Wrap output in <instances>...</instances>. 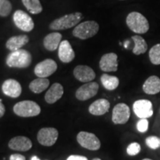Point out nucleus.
<instances>
[{"instance_id": "1", "label": "nucleus", "mask_w": 160, "mask_h": 160, "mask_svg": "<svg viewBox=\"0 0 160 160\" xmlns=\"http://www.w3.org/2000/svg\"><path fill=\"white\" fill-rule=\"evenodd\" d=\"M31 62L32 56L31 53L24 49L12 51L6 58V64L10 68H26L29 67Z\"/></svg>"}, {"instance_id": "2", "label": "nucleus", "mask_w": 160, "mask_h": 160, "mask_svg": "<svg viewBox=\"0 0 160 160\" xmlns=\"http://www.w3.org/2000/svg\"><path fill=\"white\" fill-rule=\"evenodd\" d=\"M126 23L131 31L136 33L142 34L148 31L149 23L146 17L138 12H131L128 15Z\"/></svg>"}, {"instance_id": "3", "label": "nucleus", "mask_w": 160, "mask_h": 160, "mask_svg": "<svg viewBox=\"0 0 160 160\" xmlns=\"http://www.w3.org/2000/svg\"><path fill=\"white\" fill-rule=\"evenodd\" d=\"M83 19L82 14L79 12L68 14L55 19L50 24V29L53 31L66 30L74 27Z\"/></svg>"}, {"instance_id": "4", "label": "nucleus", "mask_w": 160, "mask_h": 160, "mask_svg": "<svg viewBox=\"0 0 160 160\" xmlns=\"http://www.w3.org/2000/svg\"><path fill=\"white\" fill-rule=\"evenodd\" d=\"M13 112L21 117H33L41 113L40 106L31 100H24L13 106Z\"/></svg>"}, {"instance_id": "5", "label": "nucleus", "mask_w": 160, "mask_h": 160, "mask_svg": "<svg viewBox=\"0 0 160 160\" xmlns=\"http://www.w3.org/2000/svg\"><path fill=\"white\" fill-rule=\"evenodd\" d=\"M99 25L95 21H86L79 24L73 31V35L80 39H87L97 34Z\"/></svg>"}, {"instance_id": "6", "label": "nucleus", "mask_w": 160, "mask_h": 160, "mask_svg": "<svg viewBox=\"0 0 160 160\" xmlns=\"http://www.w3.org/2000/svg\"><path fill=\"white\" fill-rule=\"evenodd\" d=\"M77 139L82 147L90 151H97L101 147L100 140L94 133L81 131L77 134Z\"/></svg>"}, {"instance_id": "7", "label": "nucleus", "mask_w": 160, "mask_h": 160, "mask_svg": "<svg viewBox=\"0 0 160 160\" xmlns=\"http://www.w3.org/2000/svg\"><path fill=\"white\" fill-rule=\"evenodd\" d=\"M59 132L54 128H43L37 133V140L39 144L46 147H51L57 141Z\"/></svg>"}, {"instance_id": "8", "label": "nucleus", "mask_w": 160, "mask_h": 160, "mask_svg": "<svg viewBox=\"0 0 160 160\" xmlns=\"http://www.w3.org/2000/svg\"><path fill=\"white\" fill-rule=\"evenodd\" d=\"M13 22L18 28L25 32H30L34 28L32 18L25 11L18 10L13 13Z\"/></svg>"}, {"instance_id": "9", "label": "nucleus", "mask_w": 160, "mask_h": 160, "mask_svg": "<svg viewBox=\"0 0 160 160\" xmlns=\"http://www.w3.org/2000/svg\"><path fill=\"white\" fill-rule=\"evenodd\" d=\"M131 117V110L125 103H119L115 105L112 112V122L116 125L127 123Z\"/></svg>"}, {"instance_id": "10", "label": "nucleus", "mask_w": 160, "mask_h": 160, "mask_svg": "<svg viewBox=\"0 0 160 160\" xmlns=\"http://www.w3.org/2000/svg\"><path fill=\"white\" fill-rule=\"evenodd\" d=\"M133 110L136 116L140 119H148L153 114V104L148 99L137 100L133 105Z\"/></svg>"}, {"instance_id": "11", "label": "nucleus", "mask_w": 160, "mask_h": 160, "mask_svg": "<svg viewBox=\"0 0 160 160\" xmlns=\"http://www.w3.org/2000/svg\"><path fill=\"white\" fill-rule=\"evenodd\" d=\"M57 70V64L54 60L47 59L38 63L34 68V73L39 78H47Z\"/></svg>"}, {"instance_id": "12", "label": "nucleus", "mask_w": 160, "mask_h": 160, "mask_svg": "<svg viewBox=\"0 0 160 160\" xmlns=\"http://www.w3.org/2000/svg\"><path fill=\"white\" fill-rule=\"evenodd\" d=\"M99 91V85L95 82H90L79 88L76 92V97L80 101H85L95 97Z\"/></svg>"}, {"instance_id": "13", "label": "nucleus", "mask_w": 160, "mask_h": 160, "mask_svg": "<svg viewBox=\"0 0 160 160\" xmlns=\"http://www.w3.org/2000/svg\"><path fill=\"white\" fill-rule=\"evenodd\" d=\"M99 68L105 72H115L118 69V57L114 53L103 55L99 61Z\"/></svg>"}, {"instance_id": "14", "label": "nucleus", "mask_w": 160, "mask_h": 160, "mask_svg": "<svg viewBox=\"0 0 160 160\" xmlns=\"http://www.w3.org/2000/svg\"><path fill=\"white\" fill-rule=\"evenodd\" d=\"M75 78L82 82H90L96 77L94 71L87 65H78L73 70Z\"/></svg>"}, {"instance_id": "15", "label": "nucleus", "mask_w": 160, "mask_h": 160, "mask_svg": "<svg viewBox=\"0 0 160 160\" xmlns=\"http://www.w3.org/2000/svg\"><path fill=\"white\" fill-rule=\"evenodd\" d=\"M3 93L12 98L19 97L22 93V86L19 82L13 79L5 80L2 86Z\"/></svg>"}, {"instance_id": "16", "label": "nucleus", "mask_w": 160, "mask_h": 160, "mask_svg": "<svg viewBox=\"0 0 160 160\" xmlns=\"http://www.w3.org/2000/svg\"><path fill=\"white\" fill-rule=\"evenodd\" d=\"M8 147L13 151L25 152L32 148V142L29 138L24 136H18L10 140Z\"/></svg>"}, {"instance_id": "17", "label": "nucleus", "mask_w": 160, "mask_h": 160, "mask_svg": "<svg viewBox=\"0 0 160 160\" xmlns=\"http://www.w3.org/2000/svg\"><path fill=\"white\" fill-rule=\"evenodd\" d=\"M59 59L64 63H69L75 58V52L68 40H63L59 46L58 51Z\"/></svg>"}, {"instance_id": "18", "label": "nucleus", "mask_w": 160, "mask_h": 160, "mask_svg": "<svg viewBox=\"0 0 160 160\" xmlns=\"http://www.w3.org/2000/svg\"><path fill=\"white\" fill-rule=\"evenodd\" d=\"M110 102L105 99H99L89 106V113L94 116H102L108 113L110 109Z\"/></svg>"}, {"instance_id": "19", "label": "nucleus", "mask_w": 160, "mask_h": 160, "mask_svg": "<svg viewBox=\"0 0 160 160\" xmlns=\"http://www.w3.org/2000/svg\"><path fill=\"white\" fill-rule=\"evenodd\" d=\"M63 93L64 88L62 85L59 83H54L45 93V99L48 104H53L61 99Z\"/></svg>"}, {"instance_id": "20", "label": "nucleus", "mask_w": 160, "mask_h": 160, "mask_svg": "<svg viewBox=\"0 0 160 160\" xmlns=\"http://www.w3.org/2000/svg\"><path fill=\"white\" fill-rule=\"evenodd\" d=\"M142 90L145 93L155 95L160 92V79L157 76H151L143 84Z\"/></svg>"}, {"instance_id": "21", "label": "nucleus", "mask_w": 160, "mask_h": 160, "mask_svg": "<svg viewBox=\"0 0 160 160\" xmlns=\"http://www.w3.org/2000/svg\"><path fill=\"white\" fill-rule=\"evenodd\" d=\"M28 42L29 38L27 35H19L10 38L5 45L6 48L12 52L21 49L22 47L28 43Z\"/></svg>"}, {"instance_id": "22", "label": "nucleus", "mask_w": 160, "mask_h": 160, "mask_svg": "<svg viewBox=\"0 0 160 160\" xmlns=\"http://www.w3.org/2000/svg\"><path fill=\"white\" fill-rule=\"evenodd\" d=\"M62 40V34L57 32H53V33H49L45 37L43 41L44 47L48 51H53L59 48L61 43Z\"/></svg>"}, {"instance_id": "23", "label": "nucleus", "mask_w": 160, "mask_h": 160, "mask_svg": "<svg viewBox=\"0 0 160 160\" xmlns=\"http://www.w3.org/2000/svg\"><path fill=\"white\" fill-rule=\"evenodd\" d=\"M50 81L47 78H37L31 82L29 88L34 93H40L48 88Z\"/></svg>"}, {"instance_id": "24", "label": "nucleus", "mask_w": 160, "mask_h": 160, "mask_svg": "<svg viewBox=\"0 0 160 160\" xmlns=\"http://www.w3.org/2000/svg\"><path fill=\"white\" fill-rule=\"evenodd\" d=\"M101 82L105 89L108 91H113L117 89L119 85V80L115 76H111L104 73L101 77Z\"/></svg>"}, {"instance_id": "25", "label": "nucleus", "mask_w": 160, "mask_h": 160, "mask_svg": "<svg viewBox=\"0 0 160 160\" xmlns=\"http://www.w3.org/2000/svg\"><path fill=\"white\" fill-rule=\"evenodd\" d=\"M133 42H134V47L133 48V53L135 55H140L145 53L148 50V44L146 41L140 36L136 35L132 37Z\"/></svg>"}, {"instance_id": "26", "label": "nucleus", "mask_w": 160, "mask_h": 160, "mask_svg": "<svg viewBox=\"0 0 160 160\" xmlns=\"http://www.w3.org/2000/svg\"><path fill=\"white\" fill-rule=\"evenodd\" d=\"M23 5L32 14H38L42 11V6L39 0H22Z\"/></svg>"}, {"instance_id": "27", "label": "nucleus", "mask_w": 160, "mask_h": 160, "mask_svg": "<svg viewBox=\"0 0 160 160\" xmlns=\"http://www.w3.org/2000/svg\"><path fill=\"white\" fill-rule=\"evenodd\" d=\"M149 58L152 64L155 65H160V44L151 48L149 51Z\"/></svg>"}, {"instance_id": "28", "label": "nucleus", "mask_w": 160, "mask_h": 160, "mask_svg": "<svg viewBox=\"0 0 160 160\" xmlns=\"http://www.w3.org/2000/svg\"><path fill=\"white\" fill-rule=\"evenodd\" d=\"M12 11V5L8 0H0V17H8Z\"/></svg>"}, {"instance_id": "29", "label": "nucleus", "mask_w": 160, "mask_h": 160, "mask_svg": "<svg viewBox=\"0 0 160 160\" xmlns=\"http://www.w3.org/2000/svg\"><path fill=\"white\" fill-rule=\"evenodd\" d=\"M145 144L149 148L157 150L160 147V139L157 136H150L145 139Z\"/></svg>"}, {"instance_id": "30", "label": "nucleus", "mask_w": 160, "mask_h": 160, "mask_svg": "<svg viewBox=\"0 0 160 160\" xmlns=\"http://www.w3.org/2000/svg\"><path fill=\"white\" fill-rule=\"evenodd\" d=\"M140 151H141V145L136 142L130 144L127 148V153L129 156H136L139 154Z\"/></svg>"}, {"instance_id": "31", "label": "nucleus", "mask_w": 160, "mask_h": 160, "mask_svg": "<svg viewBox=\"0 0 160 160\" xmlns=\"http://www.w3.org/2000/svg\"><path fill=\"white\" fill-rule=\"evenodd\" d=\"M149 128V122L147 119H140L137 124V129L140 133H145Z\"/></svg>"}, {"instance_id": "32", "label": "nucleus", "mask_w": 160, "mask_h": 160, "mask_svg": "<svg viewBox=\"0 0 160 160\" xmlns=\"http://www.w3.org/2000/svg\"><path fill=\"white\" fill-rule=\"evenodd\" d=\"M67 160H88L87 157H83V156L79 155H71L68 157Z\"/></svg>"}, {"instance_id": "33", "label": "nucleus", "mask_w": 160, "mask_h": 160, "mask_svg": "<svg viewBox=\"0 0 160 160\" xmlns=\"http://www.w3.org/2000/svg\"><path fill=\"white\" fill-rule=\"evenodd\" d=\"M10 160H26V159L23 155L15 153V154H12L10 157Z\"/></svg>"}, {"instance_id": "34", "label": "nucleus", "mask_w": 160, "mask_h": 160, "mask_svg": "<svg viewBox=\"0 0 160 160\" xmlns=\"http://www.w3.org/2000/svg\"><path fill=\"white\" fill-rule=\"evenodd\" d=\"M5 113V105L2 102V99H0V118L2 117Z\"/></svg>"}, {"instance_id": "35", "label": "nucleus", "mask_w": 160, "mask_h": 160, "mask_svg": "<svg viewBox=\"0 0 160 160\" xmlns=\"http://www.w3.org/2000/svg\"><path fill=\"white\" fill-rule=\"evenodd\" d=\"M31 160H40V159L39 157H37V156H33V157L31 158Z\"/></svg>"}, {"instance_id": "36", "label": "nucleus", "mask_w": 160, "mask_h": 160, "mask_svg": "<svg viewBox=\"0 0 160 160\" xmlns=\"http://www.w3.org/2000/svg\"><path fill=\"white\" fill-rule=\"evenodd\" d=\"M142 160H153V159H148V158H145V159H143Z\"/></svg>"}, {"instance_id": "37", "label": "nucleus", "mask_w": 160, "mask_h": 160, "mask_svg": "<svg viewBox=\"0 0 160 160\" xmlns=\"http://www.w3.org/2000/svg\"><path fill=\"white\" fill-rule=\"evenodd\" d=\"M93 160H101V159H99V158H95V159H93Z\"/></svg>"}]
</instances>
